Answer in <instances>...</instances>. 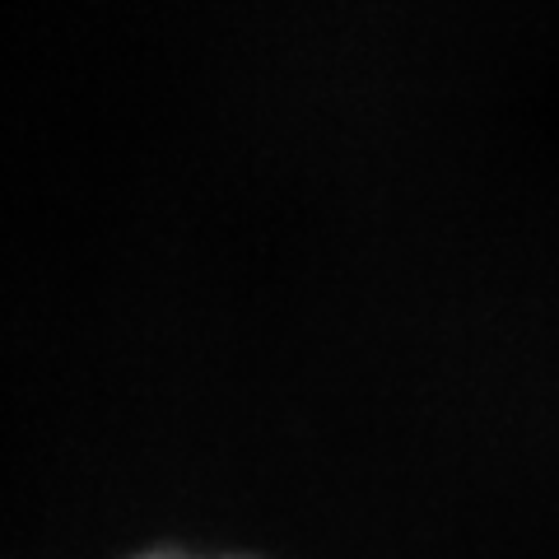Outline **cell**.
I'll return each instance as SVG.
<instances>
[]
</instances>
